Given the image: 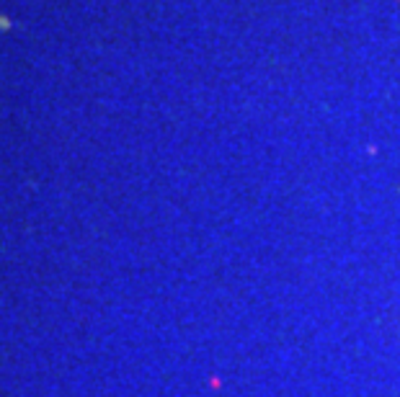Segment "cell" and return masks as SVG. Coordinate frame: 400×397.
Here are the masks:
<instances>
[{
    "label": "cell",
    "instance_id": "cell-1",
    "mask_svg": "<svg viewBox=\"0 0 400 397\" xmlns=\"http://www.w3.org/2000/svg\"><path fill=\"white\" fill-rule=\"evenodd\" d=\"M0 26H6V29H8V18H3V16H0Z\"/></svg>",
    "mask_w": 400,
    "mask_h": 397
}]
</instances>
